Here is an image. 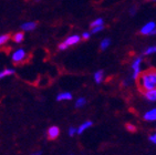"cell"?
<instances>
[{
    "label": "cell",
    "mask_w": 156,
    "mask_h": 155,
    "mask_svg": "<svg viewBox=\"0 0 156 155\" xmlns=\"http://www.w3.org/2000/svg\"><path fill=\"white\" fill-rule=\"evenodd\" d=\"M91 126H92V122H91V121H87V122L82 123L78 128V134H82L84 131H87V128H91Z\"/></svg>",
    "instance_id": "obj_11"
},
{
    "label": "cell",
    "mask_w": 156,
    "mask_h": 155,
    "mask_svg": "<svg viewBox=\"0 0 156 155\" xmlns=\"http://www.w3.org/2000/svg\"><path fill=\"white\" fill-rule=\"evenodd\" d=\"M144 96L151 102H156V88L153 90H150V91H146L144 92Z\"/></svg>",
    "instance_id": "obj_7"
},
{
    "label": "cell",
    "mask_w": 156,
    "mask_h": 155,
    "mask_svg": "<svg viewBox=\"0 0 156 155\" xmlns=\"http://www.w3.org/2000/svg\"><path fill=\"white\" fill-rule=\"evenodd\" d=\"M36 1H40V0H36Z\"/></svg>",
    "instance_id": "obj_29"
},
{
    "label": "cell",
    "mask_w": 156,
    "mask_h": 155,
    "mask_svg": "<svg viewBox=\"0 0 156 155\" xmlns=\"http://www.w3.org/2000/svg\"><path fill=\"white\" fill-rule=\"evenodd\" d=\"M31 155H42V152L41 151H38V152H34V153H32Z\"/></svg>",
    "instance_id": "obj_26"
},
{
    "label": "cell",
    "mask_w": 156,
    "mask_h": 155,
    "mask_svg": "<svg viewBox=\"0 0 156 155\" xmlns=\"http://www.w3.org/2000/svg\"><path fill=\"white\" fill-rule=\"evenodd\" d=\"M80 39H81V37H79L78 34H74V36H71V37H69V38H66V40L64 42L70 47V45H76V43L80 41Z\"/></svg>",
    "instance_id": "obj_9"
},
{
    "label": "cell",
    "mask_w": 156,
    "mask_h": 155,
    "mask_svg": "<svg viewBox=\"0 0 156 155\" xmlns=\"http://www.w3.org/2000/svg\"><path fill=\"white\" fill-rule=\"evenodd\" d=\"M87 104V99L85 98H79L78 100H76V102H75V107H82L84 106V105Z\"/></svg>",
    "instance_id": "obj_16"
},
{
    "label": "cell",
    "mask_w": 156,
    "mask_h": 155,
    "mask_svg": "<svg viewBox=\"0 0 156 155\" xmlns=\"http://www.w3.org/2000/svg\"><path fill=\"white\" fill-rule=\"evenodd\" d=\"M103 78H104V72L103 70H99V71H96L94 73V81H95L96 83H101L103 81Z\"/></svg>",
    "instance_id": "obj_12"
},
{
    "label": "cell",
    "mask_w": 156,
    "mask_h": 155,
    "mask_svg": "<svg viewBox=\"0 0 156 155\" xmlns=\"http://www.w3.org/2000/svg\"><path fill=\"white\" fill-rule=\"evenodd\" d=\"M68 48H69V45H66V42H62V43L59 45V49H60V50H66V49H68Z\"/></svg>",
    "instance_id": "obj_22"
},
{
    "label": "cell",
    "mask_w": 156,
    "mask_h": 155,
    "mask_svg": "<svg viewBox=\"0 0 156 155\" xmlns=\"http://www.w3.org/2000/svg\"><path fill=\"white\" fill-rule=\"evenodd\" d=\"M24 39V34L23 32H17L13 34V37H12V40L16 42V43H20V42L23 41Z\"/></svg>",
    "instance_id": "obj_13"
},
{
    "label": "cell",
    "mask_w": 156,
    "mask_h": 155,
    "mask_svg": "<svg viewBox=\"0 0 156 155\" xmlns=\"http://www.w3.org/2000/svg\"><path fill=\"white\" fill-rule=\"evenodd\" d=\"M156 52V45H153V47H148L146 50L143 52L144 56H150V54H153Z\"/></svg>",
    "instance_id": "obj_17"
},
{
    "label": "cell",
    "mask_w": 156,
    "mask_h": 155,
    "mask_svg": "<svg viewBox=\"0 0 156 155\" xmlns=\"http://www.w3.org/2000/svg\"><path fill=\"white\" fill-rule=\"evenodd\" d=\"M82 38H83L84 40H87V39L90 38V33H89V32H83V33H82Z\"/></svg>",
    "instance_id": "obj_24"
},
{
    "label": "cell",
    "mask_w": 156,
    "mask_h": 155,
    "mask_svg": "<svg viewBox=\"0 0 156 155\" xmlns=\"http://www.w3.org/2000/svg\"><path fill=\"white\" fill-rule=\"evenodd\" d=\"M103 23H104L103 19L102 18H98V19H95L94 21H92V22H91L90 27L94 28V27H98V26H103Z\"/></svg>",
    "instance_id": "obj_15"
},
{
    "label": "cell",
    "mask_w": 156,
    "mask_h": 155,
    "mask_svg": "<svg viewBox=\"0 0 156 155\" xmlns=\"http://www.w3.org/2000/svg\"><path fill=\"white\" fill-rule=\"evenodd\" d=\"M37 26H38V23H37V22H33V21H31V22H26V23L21 24V29L26 30V31H32V30L36 29Z\"/></svg>",
    "instance_id": "obj_8"
},
{
    "label": "cell",
    "mask_w": 156,
    "mask_h": 155,
    "mask_svg": "<svg viewBox=\"0 0 156 155\" xmlns=\"http://www.w3.org/2000/svg\"><path fill=\"white\" fill-rule=\"evenodd\" d=\"M26 51L23 49H18V50H16L12 54V61L15 63H20L22 62L24 59H26Z\"/></svg>",
    "instance_id": "obj_3"
},
{
    "label": "cell",
    "mask_w": 156,
    "mask_h": 155,
    "mask_svg": "<svg viewBox=\"0 0 156 155\" xmlns=\"http://www.w3.org/2000/svg\"><path fill=\"white\" fill-rule=\"evenodd\" d=\"M103 29H104V24H103V26H98V27L92 28V31H91V32H92V33H98V32H100V31H102Z\"/></svg>",
    "instance_id": "obj_19"
},
{
    "label": "cell",
    "mask_w": 156,
    "mask_h": 155,
    "mask_svg": "<svg viewBox=\"0 0 156 155\" xmlns=\"http://www.w3.org/2000/svg\"><path fill=\"white\" fill-rule=\"evenodd\" d=\"M6 75H5V72H0V79H2V78H5Z\"/></svg>",
    "instance_id": "obj_27"
},
{
    "label": "cell",
    "mask_w": 156,
    "mask_h": 155,
    "mask_svg": "<svg viewBox=\"0 0 156 155\" xmlns=\"http://www.w3.org/2000/svg\"><path fill=\"white\" fill-rule=\"evenodd\" d=\"M135 13H136V8H135V7H133V8H131V9H129V15H131V16H135Z\"/></svg>",
    "instance_id": "obj_25"
},
{
    "label": "cell",
    "mask_w": 156,
    "mask_h": 155,
    "mask_svg": "<svg viewBox=\"0 0 156 155\" xmlns=\"http://www.w3.org/2000/svg\"><path fill=\"white\" fill-rule=\"evenodd\" d=\"M150 141L152 142V143L156 144V132L154 133V134H152V135L150 136Z\"/></svg>",
    "instance_id": "obj_23"
},
{
    "label": "cell",
    "mask_w": 156,
    "mask_h": 155,
    "mask_svg": "<svg viewBox=\"0 0 156 155\" xmlns=\"http://www.w3.org/2000/svg\"><path fill=\"white\" fill-rule=\"evenodd\" d=\"M126 128L129 130V132H135L136 131V128L132 124H126Z\"/></svg>",
    "instance_id": "obj_21"
},
{
    "label": "cell",
    "mask_w": 156,
    "mask_h": 155,
    "mask_svg": "<svg viewBox=\"0 0 156 155\" xmlns=\"http://www.w3.org/2000/svg\"><path fill=\"white\" fill-rule=\"evenodd\" d=\"M151 34H152V36H154V34H156V28L153 30V31H152V32H151Z\"/></svg>",
    "instance_id": "obj_28"
},
{
    "label": "cell",
    "mask_w": 156,
    "mask_h": 155,
    "mask_svg": "<svg viewBox=\"0 0 156 155\" xmlns=\"http://www.w3.org/2000/svg\"><path fill=\"white\" fill-rule=\"evenodd\" d=\"M110 45H111V39L105 38L104 40H102V42H101L100 48H101V50H102V51H104V50H106L108 47H110Z\"/></svg>",
    "instance_id": "obj_14"
},
{
    "label": "cell",
    "mask_w": 156,
    "mask_h": 155,
    "mask_svg": "<svg viewBox=\"0 0 156 155\" xmlns=\"http://www.w3.org/2000/svg\"><path fill=\"white\" fill-rule=\"evenodd\" d=\"M76 133H78V128H73V126H71V128H69V135L70 136H74Z\"/></svg>",
    "instance_id": "obj_20"
},
{
    "label": "cell",
    "mask_w": 156,
    "mask_h": 155,
    "mask_svg": "<svg viewBox=\"0 0 156 155\" xmlns=\"http://www.w3.org/2000/svg\"><path fill=\"white\" fill-rule=\"evenodd\" d=\"M72 99V94L70 92H62L59 93L57 96V101H68Z\"/></svg>",
    "instance_id": "obj_10"
},
{
    "label": "cell",
    "mask_w": 156,
    "mask_h": 155,
    "mask_svg": "<svg viewBox=\"0 0 156 155\" xmlns=\"http://www.w3.org/2000/svg\"><path fill=\"white\" fill-rule=\"evenodd\" d=\"M156 28V24L154 21H151V22H148V23H146L144 26V27L141 29V33L142 34H144V36H146V34H151V32L153 31L154 29Z\"/></svg>",
    "instance_id": "obj_4"
},
{
    "label": "cell",
    "mask_w": 156,
    "mask_h": 155,
    "mask_svg": "<svg viewBox=\"0 0 156 155\" xmlns=\"http://www.w3.org/2000/svg\"><path fill=\"white\" fill-rule=\"evenodd\" d=\"M10 36L9 34H2V36H0V45H3V43H6L8 40H9Z\"/></svg>",
    "instance_id": "obj_18"
},
{
    "label": "cell",
    "mask_w": 156,
    "mask_h": 155,
    "mask_svg": "<svg viewBox=\"0 0 156 155\" xmlns=\"http://www.w3.org/2000/svg\"><path fill=\"white\" fill-rule=\"evenodd\" d=\"M141 63H142V57H137L134 59L132 63V70H133V74L132 78L134 80H136L141 73Z\"/></svg>",
    "instance_id": "obj_2"
},
{
    "label": "cell",
    "mask_w": 156,
    "mask_h": 155,
    "mask_svg": "<svg viewBox=\"0 0 156 155\" xmlns=\"http://www.w3.org/2000/svg\"><path fill=\"white\" fill-rule=\"evenodd\" d=\"M152 1H155V0H152Z\"/></svg>",
    "instance_id": "obj_30"
},
{
    "label": "cell",
    "mask_w": 156,
    "mask_h": 155,
    "mask_svg": "<svg viewBox=\"0 0 156 155\" xmlns=\"http://www.w3.org/2000/svg\"><path fill=\"white\" fill-rule=\"evenodd\" d=\"M144 120L145 121H148V122L156 121V107L155 109H152V110H150V111H147L146 113L144 114Z\"/></svg>",
    "instance_id": "obj_6"
},
{
    "label": "cell",
    "mask_w": 156,
    "mask_h": 155,
    "mask_svg": "<svg viewBox=\"0 0 156 155\" xmlns=\"http://www.w3.org/2000/svg\"><path fill=\"white\" fill-rule=\"evenodd\" d=\"M60 134V130L58 126H51V128L48 130V137L49 140H55Z\"/></svg>",
    "instance_id": "obj_5"
},
{
    "label": "cell",
    "mask_w": 156,
    "mask_h": 155,
    "mask_svg": "<svg viewBox=\"0 0 156 155\" xmlns=\"http://www.w3.org/2000/svg\"><path fill=\"white\" fill-rule=\"evenodd\" d=\"M137 80L138 89L141 92H146L156 88V69H148L146 71L141 72Z\"/></svg>",
    "instance_id": "obj_1"
}]
</instances>
